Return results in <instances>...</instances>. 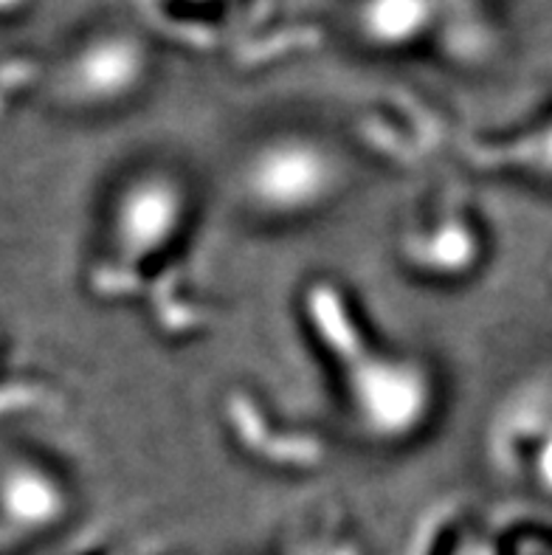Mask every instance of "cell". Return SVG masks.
I'll return each mask as SVG.
<instances>
[{"label": "cell", "mask_w": 552, "mask_h": 555, "mask_svg": "<svg viewBox=\"0 0 552 555\" xmlns=\"http://www.w3.org/2000/svg\"><path fill=\"white\" fill-rule=\"evenodd\" d=\"M350 178L338 147L319 135L280 133L262 139L234 169L240 209L262 223L310 220L336 204Z\"/></svg>", "instance_id": "obj_1"}, {"label": "cell", "mask_w": 552, "mask_h": 555, "mask_svg": "<svg viewBox=\"0 0 552 555\" xmlns=\"http://www.w3.org/2000/svg\"><path fill=\"white\" fill-rule=\"evenodd\" d=\"M336 392L352 431L372 443H403L426 429L437 406V378L418 356L361 347L338 356Z\"/></svg>", "instance_id": "obj_2"}, {"label": "cell", "mask_w": 552, "mask_h": 555, "mask_svg": "<svg viewBox=\"0 0 552 555\" xmlns=\"http://www.w3.org/2000/svg\"><path fill=\"white\" fill-rule=\"evenodd\" d=\"M192 220V190L172 167L133 169L113 195L107 215V248L113 262L141 274L162 262L183 240Z\"/></svg>", "instance_id": "obj_3"}, {"label": "cell", "mask_w": 552, "mask_h": 555, "mask_svg": "<svg viewBox=\"0 0 552 555\" xmlns=\"http://www.w3.org/2000/svg\"><path fill=\"white\" fill-rule=\"evenodd\" d=\"M155 70L150 42L139 31L111 28L91 37L68 65V82L85 105H127L147 88Z\"/></svg>", "instance_id": "obj_4"}, {"label": "cell", "mask_w": 552, "mask_h": 555, "mask_svg": "<svg viewBox=\"0 0 552 555\" xmlns=\"http://www.w3.org/2000/svg\"><path fill=\"white\" fill-rule=\"evenodd\" d=\"M483 257V240L465 218H440L418 225L403 246V260L426 280H462L474 274Z\"/></svg>", "instance_id": "obj_5"}, {"label": "cell", "mask_w": 552, "mask_h": 555, "mask_svg": "<svg viewBox=\"0 0 552 555\" xmlns=\"http://www.w3.org/2000/svg\"><path fill=\"white\" fill-rule=\"evenodd\" d=\"M440 17V0H356L352 28L367 49L398 54L428 37Z\"/></svg>", "instance_id": "obj_6"}, {"label": "cell", "mask_w": 552, "mask_h": 555, "mask_svg": "<svg viewBox=\"0 0 552 555\" xmlns=\"http://www.w3.org/2000/svg\"><path fill=\"white\" fill-rule=\"evenodd\" d=\"M23 3H26V0H0V14L14 12V9H23Z\"/></svg>", "instance_id": "obj_7"}]
</instances>
